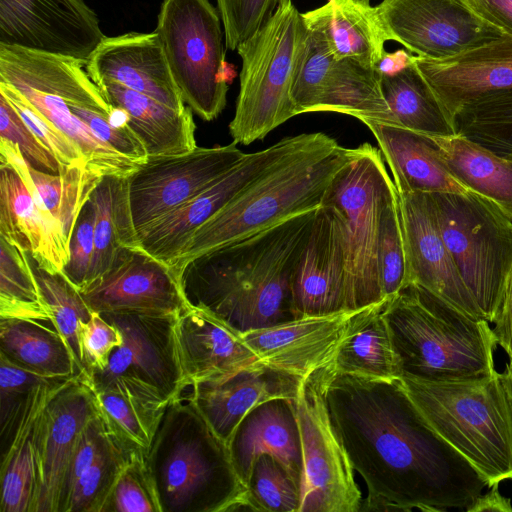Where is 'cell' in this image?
I'll use <instances>...</instances> for the list:
<instances>
[{
	"mask_svg": "<svg viewBox=\"0 0 512 512\" xmlns=\"http://www.w3.org/2000/svg\"><path fill=\"white\" fill-rule=\"evenodd\" d=\"M56 379L28 370L0 353L1 437L7 445L20 420L30 394L39 386Z\"/></svg>",
	"mask_w": 512,
	"mask_h": 512,
	"instance_id": "48",
	"label": "cell"
},
{
	"mask_svg": "<svg viewBox=\"0 0 512 512\" xmlns=\"http://www.w3.org/2000/svg\"><path fill=\"white\" fill-rule=\"evenodd\" d=\"M324 367L302 378L293 400L303 453L299 512H357L363 500L330 418L323 392Z\"/></svg>",
	"mask_w": 512,
	"mask_h": 512,
	"instance_id": "12",
	"label": "cell"
},
{
	"mask_svg": "<svg viewBox=\"0 0 512 512\" xmlns=\"http://www.w3.org/2000/svg\"><path fill=\"white\" fill-rule=\"evenodd\" d=\"M386 300L351 316L331 362L335 372L384 380L401 377L400 361L383 315Z\"/></svg>",
	"mask_w": 512,
	"mask_h": 512,
	"instance_id": "34",
	"label": "cell"
},
{
	"mask_svg": "<svg viewBox=\"0 0 512 512\" xmlns=\"http://www.w3.org/2000/svg\"><path fill=\"white\" fill-rule=\"evenodd\" d=\"M78 335L84 362L82 378L103 370L112 352L123 342L119 329L98 312H92L88 321L80 323Z\"/></svg>",
	"mask_w": 512,
	"mask_h": 512,
	"instance_id": "53",
	"label": "cell"
},
{
	"mask_svg": "<svg viewBox=\"0 0 512 512\" xmlns=\"http://www.w3.org/2000/svg\"><path fill=\"white\" fill-rule=\"evenodd\" d=\"M90 197L96 206V221L88 285L110 269L122 247L139 245L129 206L127 177L104 176Z\"/></svg>",
	"mask_w": 512,
	"mask_h": 512,
	"instance_id": "38",
	"label": "cell"
},
{
	"mask_svg": "<svg viewBox=\"0 0 512 512\" xmlns=\"http://www.w3.org/2000/svg\"><path fill=\"white\" fill-rule=\"evenodd\" d=\"M317 209L187 262L179 275L187 305L241 335L297 318L292 279Z\"/></svg>",
	"mask_w": 512,
	"mask_h": 512,
	"instance_id": "2",
	"label": "cell"
},
{
	"mask_svg": "<svg viewBox=\"0 0 512 512\" xmlns=\"http://www.w3.org/2000/svg\"><path fill=\"white\" fill-rule=\"evenodd\" d=\"M400 379L428 424L488 488L512 480V406L500 372L446 382Z\"/></svg>",
	"mask_w": 512,
	"mask_h": 512,
	"instance_id": "6",
	"label": "cell"
},
{
	"mask_svg": "<svg viewBox=\"0 0 512 512\" xmlns=\"http://www.w3.org/2000/svg\"><path fill=\"white\" fill-rule=\"evenodd\" d=\"M91 390L109 432L128 451L147 453L164 412L154 411L114 389Z\"/></svg>",
	"mask_w": 512,
	"mask_h": 512,
	"instance_id": "41",
	"label": "cell"
},
{
	"mask_svg": "<svg viewBox=\"0 0 512 512\" xmlns=\"http://www.w3.org/2000/svg\"><path fill=\"white\" fill-rule=\"evenodd\" d=\"M247 510L299 512L300 486L274 457L260 456L247 485Z\"/></svg>",
	"mask_w": 512,
	"mask_h": 512,
	"instance_id": "45",
	"label": "cell"
},
{
	"mask_svg": "<svg viewBox=\"0 0 512 512\" xmlns=\"http://www.w3.org/2000/svg\"><path fill=\"white\" fill-rule=\"evenodd\" d=\"M72 378L50 381L30 394L2 454L1 512H33L37 493L38 443L42 415L51 398Z\"/></svg>",
	"mask_w": 512,
	"mask_h": 512,
	"instance_id": "31",
	"label": "cell"
},
{
	"mask_svg": "<svg viewBox=\"0 0 512 512\" xmlns=\"http://www.w3.org/2000/svg\"><path fill=\"white\" fill-rule=\"evenodd\" d=\"M123 342L101 371L80 377L91 389L117 390L163 413L188 386L179 363L174 325L177 315L102 313Z\"/></svg>",
	"mask_w": 512,
	"mask_h": 512,
	"instance_id": "11",
	"label": "cell"
},
{
	"mask_svg": "<svg viewBox=\"0 0 512 512\" xmlns=\"http://www.w3.org/2000/svg\"><path fill=\"white\" fill-rule=\"evenodd\" d=\"M245 154L232 142L148 158L127 177L129 206L137 234L204 191Z\"/></svg>",
	"mask_w": 512,
	"mask_h": 512,
	"instance_id": "15",
	"label": "cell"
},
{
	"mask_svg": "<svg viewBox=\"0 0 512 512\" xmlns=\"http://www.w3.org/2000/svg\"><path fill=\"white\" fill-rule=\"evenodd\" d=\"M129 453L110 433L100 453L75 482L64 512H102Z\"/></svg>",
	"mask_w": 512,
	"mask_h": 512,
	"instance_id": "44",
	"label": "cell"
},
{
	"mask_svg": "<svg viewBox=\"0 0 512 512\" xmlns=\"http://www.w3.org/2000/svg\"><path fill=\"white\" fill-rule=\"evenodd\" d=\"M174 332L187 385L226 377L260 363L241 334L199 309H182L176 316Z\"/></svg>",
	"mask_w": 512,
	"mask_h": 512,
	"instance_id": "28",
	"label": "cell"
},
{
	"mask_svg": "<svg viewBox=\"0 0 512 512\" xmlns=\"http://www.w3.org/2000/svg\"><path fill=\"white\" fill-rule=\"evenodd\" d=\"M29 260L52 323L69 346L82 375L84 362L78 331L80 323L91 318L92 311L63 272H50L40 268L32 258Z\"/></svg>",
	"mask_w": 512,
	"mask_h": 512,
	"instance_id": "42",
	"label": "cell"
},
{
	"mask_svg": "<svg viewBox=\"0 0 512 512\" xmlns=\"http://www.w3.org/2000/svg\"><path fill=\"white\" fill-rule=\"evenodd\" d=\"M380 79L394 124L431 136L457 133L454 122L414 63L393 74L380 73Z\"/></svg>",
	"mask_w": 512,
	"mask_h": 512,
	"instance_id": "37",
	"label": "cell"
},
{
	"mask_svg": "<svg viewBox=\"0 0 512 512\" xmlns=\"http://www.w3.org/2000/svg\"><path fill=\"white\" fill-rule=\"evenodd\" d=\"M332 424L363 478L361 511L444 512L469 508L486 482L428 424L400 378L371 379L324 367Z\"/></svg>",
	"mask_w": 512,
	"mask_h": 512,
	"instance_id": "1",
	"label": "cell"
},
{
	"mask_svg": "<svg viewBox=\"0 0 512 512\" xmlns=\"http://www.w3.org/2000/svg\"><path fill=\"white\" fill-rule=\"evenodd\" d=\"M79 292L100 314L177 315L188 306L174 268L139 245L122 247L110 269Z\"/></svg>",
	"mask_w": 512,
	"mask_h": 512,
	"instance_id": "19",
	"label": "cell"
},
{
	"mask_svg": "<svg viewBox=\"0 0 512 512\" xmlns=\"http://www.w3.org/2000/svg\"><path fill=\"white\" fill-rule=\"evenodd\" d=\"M346 261L340 221L327 205L315 214L292 279L297 318L346 311Z\"/></svg>",
	"mask_w": 512,
	"mask_h": 512,
	"instance_id": "22",
	"label": "cell"
},
{
	"mask_svg": "<svg viewBox=\"0 0 512 512\" xmlns=\"http://www.w3.org/2000/svg\"><path fill=\"white\" fill-rule=\"evenodd\" d=\"M356 311L295 318L242 337L261 363L304 378L332 362Z\"/></svg>",
	"mask_w": 512,
	"mask_h": 512,
	"instance_id": "25",
	"label": "cell"
},
{
	"mask_svg": "<svg viewBox=\"0 0 512 512\" xmlns=\"http://www.w3.org/2000/svg\"><path fill=\"white\" fill-rule=\"evenodd\" d=\"M497 344L501 346L512 361V271L502 311L492 328Z\"/></svg>",
	"mask_w": 512,
	"mask_h": 512,
	"instance_id": "56",
	"label": "cell"
},
{
	"mask_svg": "<svg viewBox=\"0 0 512 512\" xmlns=\"http://www.w3.org/2000/svg\"><path fill=\"white\" fill-rule=\"evenodd\" d=\"M441 236L484 320L499 317L512 271V223L486 198L429 193Z\"/></svg>",
	"mask_w": 512,
	"mask_h": 512,
	"instance_id": "9",
	"label": "cell"
},
{
	"mask_svg": "<svg viewBox=\"0 0 512 512\" xmlns=\"http://www.w3.org/2000/svg\"><path fill=\"white\" fill-rule=\"evenodd\" d=\"M362 123L374 135L398 194L472 192L451 173L429 136L396 124Z\"/></svg>",
	"mask_w": 512,
	"mask_h": 512,
	"instance_id": "30",
	"label": "cell"
},
{
	"mask_svg": "<svg viewBox=\"0 0 512 512\" xmlns=\"http://www.w3.org/2000/svg\"><path fill=\"white\" fill-rule=\"evenodd\" d=\"M409 282L483 319L441 236L429 193L398 194Z\"/></svg>",
	"mask_w": 512,
	"mask_h": 512,
	"instance_id": "20",
	"label": "cell"
},
{
	"mask_svg": "<svg viewBox=\"0 0 512 512\" xmlns=\"http://www.w3.org/2000/svg\"><path fill=\"white\" fill-rule=\"evenodd\" d=\"M84 0H0V44L87 62L106 37Z\"/></svg>",
	"mask_w": 512,
	"mask_h": 512,
	"instance_id": "17",
	"label": "cell"
},
{
	"mask_svg": "<svg viewBox=\"0 0 512 512\" xmlns=\"http://www.w3.org/2000/svg\"><path fill=\"white\" fill-rule=\"evenodd\" d=\"M307 31L292 0L238 46L242 59L240 89L229 133L236 144L249 145L296 116L291 99L296 62Z\"/></svg>",
	"mask_w": 512,
	"mask_h": 512,
	"instance_id": "8",
	"label": "cell"
},
{
	"mask_svg": "<svg viewBox=\"0 0 512 512\" xmlns=\"http://www.w3.org/2000/svg\"><path fill=\"white\" fill-rule=\"evenodd\" d=\"M301 380L260 362L226 377L195 382L190 385V395L214 432L228 445L248 412L272 399L294 400Z\"/></svg>",
	"mask_w": 512,
	"mask_h": 512,
	"instance_id": "26",
	"label": "cell"
},
{
	"mask_svg": "<svg viewBox=\"0 0 512 512\" xmlns=\"http://www.w3.org/2000/svg\"><path fill=\"white\" fill-rule=\"evenodd\" d=\"M225 46L237 50L252 37L287 0H216Z\"/></svg>",
	"mask_w": 512,
	"mask_h": 512,
	"instance_id": "50",
	"label": "cell"
},
{
	"mask_svg": "<svg viewBox=\"0 0 512 512\" xmlns=\"http://www.w3.org/2000/svg\"><path fill=\"white\" fill-rule=\"evenodd\" d=\"M35 188L69 245L78 214L104 176L87 165L62 166L58 174L38 171L29 165Z\"/></svg>",
	"mask_w": 512,
	"mask_h": 512,
	"instance_id": "40",
	"label": "cell"
},
{
	"mask_svg": "<svg viewBox=\"0 0 512 512\" xmlns=\"http://www.w3.org/2000/svg\"><path fill=\"white\" fill-rule=\"evenodd\" d=\"M378 264L384 299L410 285L398 196L382 212Z\"/></svg>",
	"mask_w": 512,
	"mask_h": 512,
	"instance_id": "47",
	"label": "cell"
},
{
	"mask_svg": "<svg viewBox=\"0 0 512 512\" xmlns=\"http://www.w3.org/2000/svg\"><path fill=\"white\" fill-rule=\"evenodd\" d=\"M85 69L93 81L118 82L178 111L187 107L155 30L106 36L87 60Z\"/></svg>",
	"mask_w": 512,
	"mask_h": 512,
	"instance_id": "24",
	"label": "cell"
},
{
	"mask_svg": "<svg viewBox=\"0 0 512 512\" xmlns=\"http://www.w3.org/2000/svg\"><path fill=\"white\" fill-rule=\"evenodd\" d=\"M0 139L18 146L32 168L50 174L60 172L61 165L56 157L35 136L2 94H0Z\"/></svg>",
	"mask_w": 512,
	"mask_h": 512,
	"instance_id": "51",
	"label": "cell"
},
{
	"mask_svg": "<svg viewBox=\"0 0 512 512\" xmlns=\"http://www.w3.org/2000/svg\"><path fill=\"white\" fill-rule=\"evenodd\" d=\"M500 377L512 406V361H508L505 370L500 373Z\"/></svg>",
	"mask_w": 512,
	"mask_h": 512,
	"instance_id": "59",
	"label": "cell"
},
{
	"mask_svg": "<svg viewBox=\"0 0 512 512\" xmlns=\"http://www.w3.org/2000/svg\"><path fill=\"white\" fill-rule=\"evenodd\" d=\"M185 392L167 405L146 453L162 512L247 510L228 445L196 408L190 385Z\"/></svg>",
	"mask_w": 512,
	"mask_h": 512,
	"instance_id": "4",
	"label": "cell"
},
{
	"mask_svg": "<svg viewBox=\"0 0 512 512\" xmlns=\"http://www.w3.org/2000/svg\"><path fill=\"white\" fill-rule=\"evenodd\" d=\"M228 448L246 487L253 466L262 455L279 461L301 487L302 442L293 400L272 399L257 405L240 422Z\"/></svg>",
	"mask_w": 512,
	"mask_h": 512,
	"instance_id": "29",
	"label": "cell"
},
{
	"mask_svg": "<svg viewBox=\"0 0 512 512\" xmlns=\"http://www.w3.org/2000/svg\"><path fill=\"white\" fill-rule=\"evenodd\" d=\"M312 133L285 137L263 150L246 153L232 169L197 196L155 220L138 234L139 246L168 265L192 235L278 160L303 146Z\"/></svg>",
	"mask_w": 512,
	"mask_h": 512,
	"instance_id": "16",
	"label": "cell"
},
{
	"mask_svg": "<svg viewBox=\"0 0 512 512\" xmlns=\"http://www.w3.org/2000/svg\"><path fill=\"white\" fill-rule=\"evenodd\" d=\"M0 94L9 101L35 136L56 157L60 165L88 166L79 148L52 122L45 118L17 89L0 81Z\"/></svg>",
	"mask_w": 512,
	"mask_h": 512,
	"instance_id": "49",
	"label": "cell"
},
{
	"mask_svg": "<svg viewBox=\"0 0 512 512\" xmlns=\"http://www.w3.org/2000/svg\"><path fill=\"white\" fill-rule=\"evenodd\" d=\"M218 9L209 0H163L155 31L186 106L205 121L227 102L229 72Z\"/></svg>",
	"mask_w": 512,
	"mask_h": 512,
	"instance_id": "10",
	"label": "cell"
},
{
	"mask_svg": "<svg viewBox=\"0 0 512 512\" xmlns=\"http://www.w3.org/2000/svg\"><path fill=\"white\" fill-rule=\"evenodd\" d=\"M454 124L457 133L499 154L512 152V91L474 100L459 111Z\"/></svg>",
	"mask_w": 512,
	"mask_h": 512,
	"instance_id": "43",
	"label": "cell"
},
{
	"mask_svg": "<svg viewBox=\"0 0 512 512\" xmlns=\"http://www.w3.org/2000/svg\"><path fill=\"white\" fill-rule=\"evenodd\" d=\"M0 81L17 89L82 152L102 176L128 177L139 164L99 139L70 109L38 51L0 44Z\"/></svg>",
	"mask_w": 512,
	"mask_h": 512,
	"instance_id": "18",
	"label": "cell"
},
{
	"mask_svg": "<svg viewBox=\"0 0 512 512\" xmlns=\"http://www.w3.org/2000/svg\"><path fill=\"white\" fill-rule=\"evenodd\" d=\"M95 221L96 206L90 197L82 206L74 224L69 242V260L62 270L78 291L83 290L90 279Z\"/></svg>",
	"mask_w": 512,
	"mask_h": 512,
	"instance_id": "52",
	"label": "cell"
},
{
	"mask_svg": "<svg viewBox=\"0 0 512 512\" xmlns=\"http://www.w3.org/2000/svg\"><path fill=\"white\" fill-rule=\"evenodd\" d=\"M302 16L336 59L376 68L386 52L384 45L389 39L377 7L370 0H328Z\"/></svg>",
	"mask_w": 512,
	"mask_h": 512,
	"instance_id": "32",
	"label": "cell"
},
{
	"mask_svg": "<svg viewBox=\"0 0 512 512\" xmlns=\"http://www.w3.org/2000/svg\"><path fill=\"white\" fill-rule=\"evenodd\" d=\"M13 318L52 323L27 253L0 237V319Z\"/></svg>",
	"mask_w": 512,
	"mask_h": 512,
	"instance_id": "39",
	"label": "cell"
},
{
	"mask_svg": "<svg viewBox=\"0 0 512 512\" xmlns=\"http://www.w3.org/2000/svg\"><path fill=\"white\" fill-rule=\"evenodd\" d=\"M51 322L0 319V353L16 364L48 378L80 375L64 338Z\"/></svg>",
	"mask_w": 512,
	"mask_h": 512,
	"instance_id": "36",
	"label": "cell"
},
{
	"mask_svg": "<svg viewBox=\"0 0 512 512\" xmlns=\"http://www.w3.org/2000/svg\"><path fill=\"white\" fill-rule=\"evenodd\" d=\"M0 237L50 272H62L69 245L33 181L26 184L9 163L0 164Z\"/></svg>",
	"mask_w": 512,
	"mask_h": 512,
	"instance_id": "27",
	"label": "cell"
},
{
	"mask_svg": "<svg viewBox=\"0 0 512 512\" xmlns=\"http://www.w3.org/2000/svg\"><path fill=\"white\" fill-rule=\"evenodd\" d=\"M102 512H162L145 452L129 453Z\"/></svg>",
	"mask_w": 512,
	"mask_h": 512,
	"instance_id": "46",
	"label": "cell"
},
{
	"mask_svg": "<svg viewBox=\"0 0 512 512\" xmlns=\"http://www.w3.org/2000/svg\"><path fill=\"white\" fill-rule=\"evenodd\" d=\"M354 148L340 146L322 132L270 166L189 239L171 267L178 275L195 257L315 210Z\"/></svg>",
	"mask_w": 512,
	"mask_h": 512,
	"instance_id": "3",
	"label": "cell"
},
{
	"mask_svg": "<svg viewBox=\"0 0 512 512\" xmlns=\"http://www.w3.org/2000/svg\"><path fill=\"white\" fill-rule=\"evenodd\" d=\"M110 432L98 413L86 425L75 446L63 480L58 512H64L72 488L106 444Z\"/></svg>",
	"mask_w": 512,
	"mask_h": 512,
	"instance_id": "54",
	"label": "cell"
},
{
	"mask_svg": "<svg viewBox=\"0 0 512 512\" xmlns=\"http://www.w3.org/2000/svg\"><path fill=\"white\" fill-rule=\"evenodd\" d=\"M427 136L451 173L512 223V152L499 154L459 133Z\"/></svg>",
	"mask_w": 512,
	"mask_h": 512,
	"instance_id": "35",
	"label": "cell"
},
{
	"mask_svg": "<svg viewBox=\"0 0 512 512\" xmlns=\"http://www.w3.org/2000/svg\"><path fill=\"white\" fill-rule=\"evenodd\" d=\"M398 196L379 148L363 143L328 187L321 205L337 215L344 239L346 310L385 300L378 250L382 212Z\"/></svg>",
	"mask_w": 512,
	"mask_h": 512,
	"instance_id": "7",
	"label": "cell"
},
{
	"mask_svg": "<svg viewBox=\"0 0 512 512\" xmlns=\"http://www.w3.org/2000/svg\"><path fill=\"white\" fill-rule=\"evenodd\" d=\"M416 56L409 51L400 49L393 53L383 55L376 65V69L381 74H393L414 63Z\"/></svg>",
	"mask_w": 512,
	"mask_h": 512,
	"instance_id": "58",
	"label": "cell"
},
{
	"mask_svg": "<svg viewBox=\"0 0 512 512\" xmlns=\"http://www.w3.org/2000/svg\"><path fill=\"white\" fill-rule=\"evenodd\" d=\"M107 102L128 115V124L143 142L148 158L179 155L197 147L192 110L178 111L118 82L93 81Z\"/></svg>",
	"mask_w": 512,
	"mask_h": 512,
	"instance_id": "33",
	"label": "cell"
},
{
	"mask_svg": "<svg viewBox=\"0 0 512 512\" xmlns=\"http://www.w3.org/2000/svg\"><path fill=\"white\" fill-rule=\"evenodd\" d=\"M499 485L489 488L486 493H483L477 498L466 511L468 512H482V511H512L510 499L501 495L498 489Z\"/></svg>",
	"mask_w": 512,
	"mask_h": 512,
	"instance_id": "57",
	"label": "cell"
},
{
	"mask_svg": "<svg viewBox=\"0 0 512 512\" xmlns=\"http://www.w3.org/2000/svg\"><path fill=\"white\" fill-rule=\"evenodd\" d=\"M383 315L401 377L446 382L497 372L498 344L486 320L473 318L413 284L386 300Z\"/></svg>",
	"mask_w": 512,
	"mask_h": 512,
	"instance_id": "5",
	"label": "cell"
},
{
	"mask_svg": "<svg viewBox=\"0 0 512 512\" xmlns=\"http://www.w3.org/2000/svg\"><path fill=\"white\" fill-rule=\"evenodd\" d=\"M415 67L454 122L474 100L512 91V35L444 60L415 58Z\"/></svg>",
	"mask_w": 512,
	"mask_h": 512,
	"instance_id": "23",
	"label": "cell"
},
{
	"mask_svg": "<svg viewBox=\"0 0 512 512\" xmlns=\"http://www.w3.org/2000/svg\"><path fill=\"white\" fill-rule=\"evenodd\" d=\"M98 413L94 394L80 375L70 379L48 402L41 419L33 512H58L63 480L75 446Z\"/></svg>",
	"mask_w": 512,
	"mask_h": 512,
	"instance_id": "21",
	"label": "cell"
},
{
	"mask_svg": "<svg viewBox=\"0 0 512 512\" xmlns=\"http://www.w3.org/2000/svg\"><path fill=\"white\" fill-rule=\"evenodd\" d=\"M376 7L388 39L422 59L451 58L505 34L465 0H382Z\"/></svg>",
	"mask_w": 512,
	"mask_h": 512,
	"instance_id": "14",
	"label": "cell"
},
{
	"mask_svg": "<svg viewBox=\"0 0 512 512\" xmlns=\"http://www.w3.org/2000/svg\"><path fill=\"white\" fill-rule=\"evenodd\" d=\"M484 21L512 35V0H465Z\"/></svg>",
	"mask_w": 512,
	"mask_h": 512,
	"instance_id": "55",
	"label": "cell"
},
{
	"mask_svg": "<svg viewBox=\"0 0 512 512\" xmlns=\"http://www.w3.org/2000/svg\"><path fill=\"white\" fill-rule=\"evenodd\" d=\"M291 99L296 116L336 112L361 122L394 124L378 70L354 60L334 58L321 37L308 27L296 62Z\"/></svg>",
	"mask_w": 512,
	"mask_h": 512,
	"instance_id": "13",
	"label": "cell"
}]
</instances>
